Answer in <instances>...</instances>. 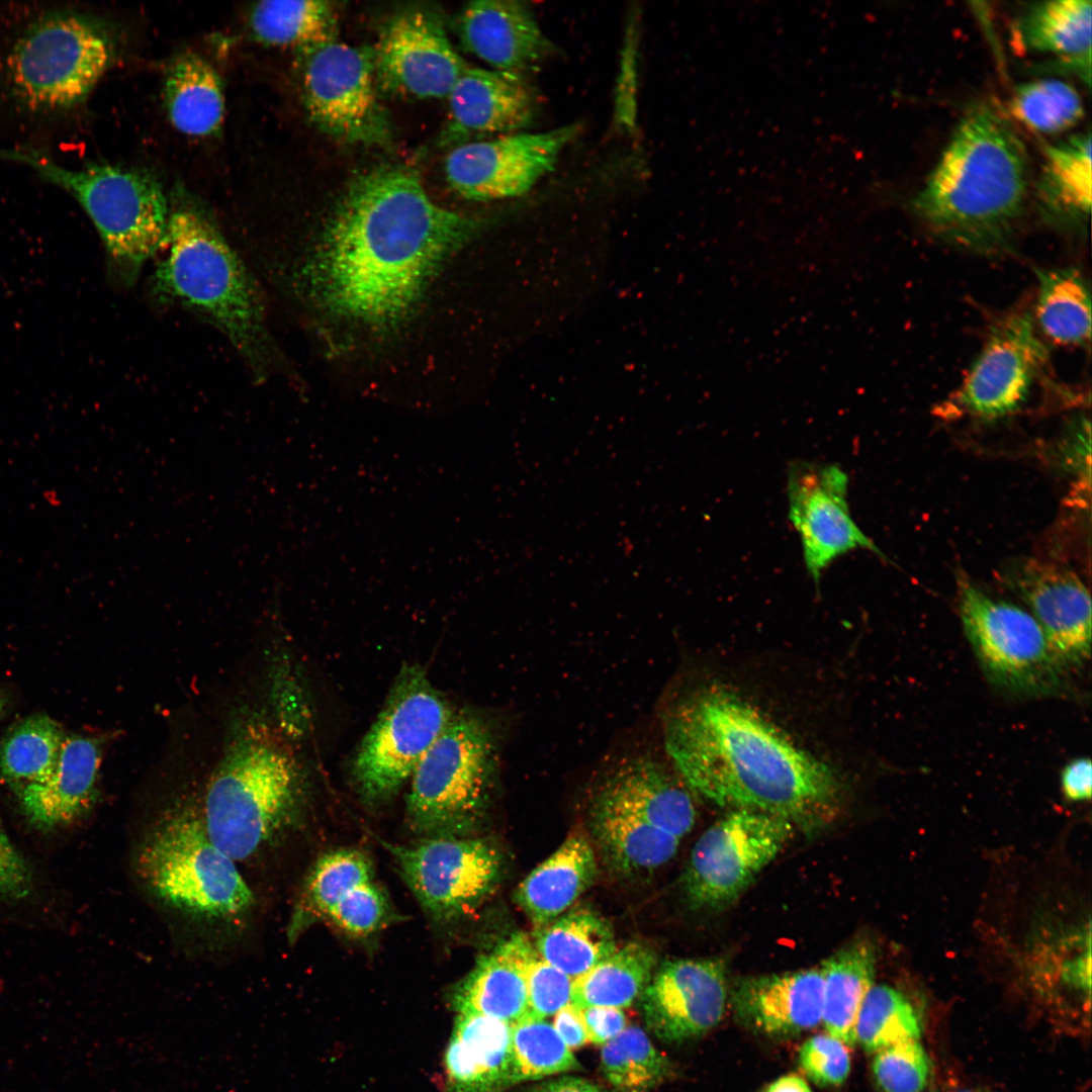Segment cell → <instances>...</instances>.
Returning a JSON list of instances; mask_svg holds the SVG:
<instances>
[{
	"mask_svg": "<svg viewBox=\"0 0 1092 1092\" xmlns=\"http://www.w3.org/2000/svg\"><path fill=\"white\" fill-rule=\"evenodd\" d=\"M478 228L433 201L413 168L374 167L352 179L338 201L302 267L304 288L340 320L394 328Z\"/></svg>",
	"mask_w": 1092,
	"mask_h": 1092,
	"instance_id": "obj_1",
	"label": "cell"
},
{
	"mask_svg": "<svg viewBox=\"0 0 1092 1092\" xmlns=\"http://www.w3.org/2000/svg\"><path fill=\"white\" fill-rule=\"evenodd\" d=\"M663 735L677 777L714 805L780 817L807 835L841 809L835 770L728 691L708 688L681 700Z\"/></svg>",
	"mask_w": 1092,
	"mask_h": 1092,
	"instance_id": "obj_2",
	"label": "cell"
},
{
	"mask_svg": "<svg viewBox=\"0 0 1092 1092\" xmlns=\"http://www.w3.org/2000/svg\"><path fill=\"white\" fill-rule=\"evenodd\" d=\"M1029 183L1027 153L994 106H972L957 124L912 202L940 238L993 253L1010 241Z\"/></svg>",
	"mask_w": 1092,
	"mask_h": 1092,
	"instance_id": "obj_3",
	"label": "cell"
},
{
	"mask_svg": "<svg viewBox=\"0 0 1092 1092\" xmlns=\"http://www.w3.org/2000/svg\"><path fill=\"white\" fill-rule=\"evenodd\" d=\"M163 258L152 276L160 302L178 305L216 329L256 380L274 358L259 284L212 219L190 203L170 207Z\"/></svg>",
	"mask_w": 1092,
	"mask_h": 1092,
	"instance_id": "obj_4",
	"label": "cell"
},
{
	"mask_svg": "<svg viewBox=\"0 0 1092 1092\" xmlns=\"http://www.w3.org/2000/svg\"><path fill=\"white\" fill-rule=\"evenodd\" d=\"M302 785L291 753L249 728L228 748L196 807L211 841L236 862L248 861L292 825Z\"/></svg>",
	"mask_w": 1092,
	"mask_h": 1092,
	"instance_id": "obj_5",
	"label": "cell"
},
{
	"mask_svg": "<svg viewBox=\"0 0 1092 1092\" xmlns=\"http://www.w3.org/2000/svg\"><path fill=\"white\" fill-rule=\"evenodd\" d=\"M134 871L157 902L205 926H243L256 906L237 862L207 835L196 805L162 813L138 846Z\"/></svg>",
	"mask_w": 1092,
	"mask_h": 1092,
	"instance_id": "obj_6",
	"label": "cell"
},
{
	"mask_svg": "<svg viewBox=\"0 0 1092 1092\" xmlns=\"http://www.w3.org/2000/svg\"><path fill=\"white\" fill-rule=\"evenodd\" d=\"M0 158L30 167L73 195L98 232L110 275L122 285L134 283L164 249L170 206L152 175L109 164L69 169L30 149L0 148Z\"/></svg>",
	"mask_w": 1092,
	"mask_h": 1092,
	"instance_id": "obj_7",
	"label": "cell"
},
{
	"mask_svg": "<svg viewBox=\"0 0 1092 1092\" xmlns=\"http://www.w3.org/2000/svg\"><path fill=\"white\" fill-rule=\"evenodd\" d=\"M497 736L484 716L454 713L408 781L406 816L416 833L466 836L477 825L497 775Z\"/></svg>",
	"mask_w": 1092,
	"mask_h": 1092,
	"instance_id": "obj_8",
	"label": "cell"
},
{
	"mask_svg": "<svg viewBox=\"0 0 1092 1092\" xmlns=\"http://www.w3.org/2000/svg\"><path fill=\"white\" fill-rule=\"evenodd\" d=\"M963 629L987 679L1020 698H1061L1073 692L1069 669L1030 613L990 597L957 576Z\"/></svg>",
	"mask_w": 1092,
	"mask_h": 1092,
	"instance_id": "obj_9",
	"label": "cell"
},
{
	"mask_svg": "<svg viewBox=\"0 0 1092 1092\" xmlns=\"http://www.w3.org/2000/svg\"><path fill=\"white\" fill-rule=\"evenodd\" d=\"M454 713L422 667L405 665L353 761L352 775L362 799L379 805L393 798Z\"/></svg>",
	"mask_w": 1092,
	"mask_h": 1092,
	"instance_id": "obj_10",
	"label": "cell"
},
{
	"mask_svg": "<svg viewBox=\"0 0 1092 1092\" xmlns=\"http://www.w3.org/2000/svg\"><path fill=\"white\" fill-rule=\"evenodd\" d=\"M111 58L110 41L93 21L70 11L47 14L12 48L14 93L32 109L72 108L87 97Z\"/></svg>",
	"mask_w": 1092,
	"mask_h": 1092,
	"instance_id": "obj_11",
	"label": "cell"
},
{
	"mask_svg": "<svg viewBox=\"0 0 1092 1092\" xmlns=\"http://www.w3.org/2000/svg\"><path fill=\"white\" fill-rule=\"evenodd\" d=\"M298 57L303 105L318 129L347 144L390 143L391 125L378 96L372 48L336 40Z\"/></svg>",
	"mask_w": 1092,
	"mask_h": 1092,
	"instance_id": "obj_12",
	"label": "cell"
},
{
	"mask_svg": "<svg viewBox=\"0 0 1092 1092\" xmlns=\"http://www.w3.org/2000/svg\"><path fill=\"white\" fill-rule=\"evenodd\" d=\"M795 827L765 813L734 809L695 843L681 886L695 910L719 911L733 904L791 839Z\"/></svg>",
	"mask_w": 1092,
	"mask_h": 1092,
	"instance_id": "obj_13",
	"label": "cell"
},
{
	"mask_svg": "<svg viewBox=\"0 0 1092 1092\" xmlns=\"http://www.w3.org/2000/svg\"><path fill=\"white\" fill-rule=\"evenodd\" d=\"M421 906L439 922H453L473 910L498 881L496 848L477 837H422L413 844L385 843Z\"/></svg>",
	"mask_w": 1092,
	"mask_h": 1092,
	"instance_id": "obj_14",
	"label": "cell"
},
{
	"mask_svg": "<svg viewBox=\"0 0 1092 1092\" xmlns=\"http://www.w3.org/2000/svg\"><path fill=\"white\" fill-rule=\"evenodd\" d=\"M578 125L541 132H513L474 140L450 149L445 175L460 196L476 201L512 198L528 192L551 172Z\"/></svg>",
	"mask_w": 1092,
	"mask_h": 1092,
	"instance_id": "obj_15",
	"label": "cell"
},
{
	"mask_svg": "<svg viewBox=\"0 0 1092 1092\" xmlns=\"http://www.w3.org/2000/svg\"><path fill=\"white\" fill-rule=\"evenodd\" d=\"M372 49L378 89L404 98H447L468 67L429 8L398 11Z\"/></svg>",
	"mask_w": 1092,
	"mask_h": 1092,
	"instance_id": "obj_16",
	"label": "cell"
},
{
	"mask_svg": "<svg viewBox=\"0 0 1092 1092\" xmlns=\"http://www.w3.org/2000/svg\"><path fill=\"white\" fill-rule=\"evenodd\" d=\"M847 488V474L834 463L794 461L787 470L789 519L816 585L830 564L850 551L866 549L883 557L854 522Z\"/></svg>",
	"mask_w": 1092,
	"mask_h": 1092,
	"instance_id": "obj_17",
	"label": "cell"
},
{
	"mask_svg": "<svg viewBox=\"0 0 1092 1092\" xmlns=\"http://www.w3.org/2000/svg\"><path fill=\"white\" fill-rule=\"evenodd\" d=\"M389 904L360 850H331L309 870L294 904L287 938L295 941L310 925L327 921L348 935L367 937L389 918Z\"/></svg>",
	"mask_w": 1092,
	"mask_h": 1092,
	"instance_id": "obj_18",
	"label": "cell"
},
{
	"mask_svg": "<svg viewBox=\"0 0 1092 1092\" xmlns=\"http://www.w3.org/2000/svg\"><path fill=\"white\" fill-rule=\"evenodd\" d=\"M1046 351L1033 322L1012 313L993 328L958 393L970 415L994 420L1016 411L1043 365Z\"/></svg>",
	"mask_w": 1092,
	"mask_h": 1092,
	"instance_id": "obj_19",
	"label": "cell"
},
{
	"mask_svg": "<svg viewBox=\"0 0 1092 1092\" xmlns=\"http://www.w3.org/2000/svg\"><path fill=\"white\" fill-rule=\"evenodd\" d=\"M1004 583L1028 608L1053 650L1070 670L1091 654V597L1071 569L1037 558L1012 561L1001 574Z\"/></svg>",
	"mask_w": 1092,
	"mask_h": 1092,
	"instance_id": "obj_20",
	"label": "cell"
},
{
	"mask_svg": "<svg viewBox=\"0 0 1092 1092\" xmlns=\"http://www.w3.org/2000/svg\"><path fill=\"white\" fill-rule=\"evenodd\" d=\"M727 994L726 966L721 959L667 962L642 993L647 1026L666 1042L703 1035L720 1022Z\"/></svg>",
	"mask_w": 1092,
	"mask_h": 1092,
	"instance_id": "obj_21",
	"label": "cell"
},
{
	"mask_svg": "<svg viewBox=\"0 0 1092 1092\" xmlns=\"http://www.w3.org/2000/svg\"><path fill=\"white\" fill-rule=\"evenodd\" d=\"M439 138L450 149L474 138L518 132L533 119L536 101L521 75L468 66L447 96Z\"/></svg>",
	"mask_w": 1092,
	"mask_h": 1092,
	"instance_id": "obj_22",
	"label": "cell"
},
{
	"mask_svg": "<svg viewBox=\"0 0 1092 1092\" xmlns=\"http://www.w3.org/2000/svg\"><path fill=\"white\" fill-rule=\"evenodd\" d=\"M462 47L492 70L521 75L551 51L532 11L512 0L467 3L457 17Z\"/></svg>",
	"mask_w": 1092,
	"mask_h": 1092,
	"instance_id": "obj_23",
	"label": "cell"
},
{
	"mask_svg": "<svg viewBox=\"0 0 1092 1092\" xmlns=\"http://www.w3.org/2000/svg\"><path fill=\"white\" fill-rule=\"evenodd\" d=\"M595 794L679 839L695 824L692 793L679 778L646 754L629 756L610 767Z\"/></svg>",
	"mask_w": 1092,
	"mask_h": 1092,
	"instance_id": "obj_24",
	"label": "cell"
},
{
	"mask_svg": "<svg viewBox=\"0 0 1092 1092\" xmlns=\"http://www.w3.org/2000/svg\"><path fill=\"white\" fill-rule=\"evenodd\" d=\"M820 968L745 977L731 991L736 1015L769 1035H796L822 1021Z\"/></svg>",
	"mask_w": 1092,
	"mask_h": 1092,
	"instance_id": "obj_25",
	"label": "cell"
},
{
	"mask_svg": "<svg viewBox=\"0 0 1092 1092\" xmlns=\"http://www.w3.org/2000/svg\"><path fill=\"white\" fill-rule=\"evenodd\" d=\"M100 763L101 746L96 738L66 736L51 776L28 786L18 796L29 823L50 831L85 817L97 800Z\"/></svg>",
	"mask_w": 1092,
	"mask_h": 1092,
	"instance_id": "obj_26",
	"label": "cell"
},
{
	"mask_svg": "<svg viewBox=\"0 0 1092 1092\" xmlns=\"http://www.w3.org/2000/svg\"><path fill=\"white\" fill-rule=\"evenodd\" d=\"M512 1027L476 1013H457L445 1050L447 1092H503L514 1084Z\"/></svg>",
	"mask_w": 1092,
	"mask_h": 1092,
	"instance_id": "obj_27",
	"label": "cell"
},
{
	"mask_svg": "<svg viewBox=\"0 0 1092 1092\" xmlns=\"http://www.w3.org/2000/svg\"><path fill=\"white\" fill-rule=\"evenodd\" d=\"M535 947L516 933L482 956L454 988L457 1013H476L515 1024L528 1016L527 969Z\"/></svg>",
	"mask_w": 1092,
	"mask_h": 1092,
	"instance_id": "obj_28",
	"label": "cell"
},
{
	"mask_svg": "<svg viewBox=\"0 0 1092 1092\" xmlns=\"http://www.w3.org/2000/svg\"><path fill=\"white\" fill-rule=\"evenodd\" d=\"M597 875L595 851L581 834H571L519 885L516 899L537 924H546L571 907Z\"/></svg>",
	"mask_w": 1092,
	"mask_h": 1092,
	"instance_id": "obj_29",
	"label": "cell"
},
{
	"mask_svg": "<svg viewBox=\"0 0 1092 1092\" xmlns=\"http://www.w3.org/2000/svg\"><path fill=\"white\" fill-rule=\"evenodd\" d=\"M1091 12L1090 0L1033 3L1014 24L1015 41L1025 52L1059 57L1090 79Z\"/></svg>",
	"mask_w": 1092,
	"mask_h": 1092,
	"instance_id": "obj_30",
	"label": "cell"
},
{
	"mask_svg": "<svg viewBox=\"0 0 1092 1092\" xmlns=\"http://www.w3.org/2000/svg\"><path fill=\"white\" fill-rule=\"evenodd\" d=\"M590 821L605 857L616 870H654L676 853L680 839L661 831L614 803L594 795Z\"/></svg>",
	"mask_w": 1092,
	"mask_h": 1092,
	"instance_id": "obj_31",
	"label": "cell"
},
{
	"mask_svg": "<svg viewBox=\"0 0 1092 1092\" xmlns=\"http://www.w3.org/2000/svg\"><path fill=\"white\" fill-rule=\"evenodd\" d=\"M876 963L874 944L858 939L832 953L819 967L823 979L821 1022L828 1034L847 1046L856 1043V1020L874 985Z\"/></svg>",
	"mask_w": 1092,
	"mask_h": 1092,
	"instance_id": "obj_32",
	"label": "cell"
},
{
	"mask_svg": "<svg viewBox=\"0 0 1092 1092\" xmlns=\"http://www.w3.org/2000/svg\"><path fill=\"white\" fill-rule=\"evenodd\" d=\"M1091 133L1072 134L1045 148L1037 182L1044 213L1065 224L1083 223L1091 209Z\"/></svg>",
	"mask_w": 1092,
	"mask_h": 1092,
	"instance_id": "obj_33",
	"label": "cell"
},
{
	"mask_svg": "<svg viewBox=\"0 0 1092 1092\" xmlns=\"http://www.w3.org/2000/svg\"><path fill=\"white\" fill-rule=\"evenodd\" d=\"M164 100L179 131L207 136L220 128L224 114L220 78L199 55L186 52L174 59L165 79Z\"/></svg>",
	"mask_w": 1092,
	"mask_h": 1092,
	"instance_id": "obj_34",
	"label": "cell"
},
{
	"mask_svg": "<svg viewBox=\"0 0 1092 1092\" xmlns=\"http://www.w3.org/2000/svg\"><path fill=\"white\" fill-rule=\"evenodd\" d=\"M535 949L572 980L585 974L616 948L608 922L588 908H572L544 924Z\"/></svg>",
	"mask_w": 1092,
	"mask_h": 1092,
	"instance_id": "obj_35",
	"label": "cell"
},
{
	"mask_svg": "<svg viewBox=\"0 0 1092 1092\" xmlns=\"http://www.w3.org/2000/svg\"><path fill=\"white\" fill-rule=\"evenodd\" d=\"M655 966L656 954L646 944L629 942L617 947L573 980L570 1004L578 1009L592 1006L626 1008L642 995Z\"/></svg>",
	"mask_w": 1092,
	"mask_h": 1092,
	"instance_id": "obj_36",
	"label": "cell"
},
{
	"mask_svg": "<svg viewBox=\"0 0 1092 1092\" xmlns=\"http://www.w3.org/2000/svg\"><path fill=\"white\" fill-rule=\"evenodd\" d=\"M253 34L270 46L308 53L337 40L338 12L328 1H262L250 14Z\"/></svg>",
	"mask_w": 1092,
	"mask_h": 1092,
	"instance_id": "obj_37",
	"label": "cell"
},
{
	"mask_svg": "<svg viewBox=\"0 0 1092 1092\" xmlns=\"http://www.w3.org/2000/svg\"><path fill=\"white\" fill-rule=\"evenodd\" d=\"M1036 321L1055 343L1084 345L1091 336V296L1083 275L1074 268L1036 271Z\"/></svg>",
	"mask_w": 1092,
	"mask_h": 1092,
	"instance_id": "obj_38",
	"label": "cell"
},
{
	"mask_svg": "<svg viewBox=\"0 0 1092 1092\" xmlns=\"http://www.w3.org/2000/svg\"><path fill=\"white\" fill-rule=\"evenodd\" d=\"M66 735L44 713L23 719L0 744V772L19 796L28 786L42 783L54 771Z\"/></svg>",
	"mask_w": 1092,
	"mask_h": 1092,
	"instance_id": "obj_39",
	"label": "cell"
},
{
	"mask_svg": "<svg viewBox=\"0 0 1092 1092\" xmlns=\"http://www.w3.org/2000/svg\"><path fill=\"white\" fill-rule=\"evenodd\" d=\"M601 1068L618 1092H648L669 1074L667 1059L638 1026H626L601 1049Z\"/></svg>",
	"mask_w": 1092,
	"mask_h": 1092,
	"instance_id": "obj_40",
	"label": "cell"
},
{
	"mask_svg": "<svg viewBox=\"0 0 1092 1092\" xmlns=\"http://www.w3.org/2000/svg\"><path fill=\"white\" fill-rule=\"evenodd\" d=\"M922 1022L910 1000L897 989L873 985L860 1007L856 1042L869 1054L894 1044L919 1040Z\"/></svg>",
	"mask_w": 1092,
	"mask_h": 1092,
	"instance_id": "obj_41",
	"label": "cell"
},
{
	"mask_svg": "<svg viewBox=\"0 0 1092 1092\" xmlns=\"http://www.w3.org/2000/svg\"><path fill=\"white\" fill-rule=\"evenodd\" d=\"M1012 115L1026 127L1043 134H1058L1083 117L1081 96L1069 83L1041 79L1018 85L1010 98Z\"/></svg>",
	"mask_w": 1092,
	"mask_h": 1092,
	"instance_id": "obj_42",
	"label": "cell"
},
{
	"mask_svg": "<svg viewBox=\"0 0 1092 1092\" xmlns=\"http://www.w3.org/2000/svg\"><path fill=\"white\" fill-rule=\"evenodd\" d=\"M514 1084L560 1074L579 1067L553 1025L526 1017L512 1027Z\"/></svg>",
	"mask_w": 1092,
	"mask_h": 1092,
	"instance_id": "obj_43",
	"label": "cell"
},
{
	"mask_svg": "<svg viewBox=\"0 0 1092 1092\" xmlns=\"http://www.w3.org/2000/svg\"><path fill=\"white\" fill-rule=\"evenodd\" d=\"M931 1060L919 1040L891 1045L874 1054L872 1071L881 1092H922Z\"/></svg>",
	"mask_w": 1092,
	"mask_h": 1092,
	"instance_id": "obj_44",
	"label": "cell"
},
{
	"mask_svg": "<svg viewBox=\"0 0 1092 1092\" xmlns=\"http://www.w3.org/2000/svg\"><path fill=\"white\" fill-rule=\"evenodd\" d=\"M527 1017L545 1019L570 1004L573 980L536 951L527 969Z\"/></svg>",
	"mask_w": 1092,
	"mask_h": 1092,
	"instance_id": "obj_45",
	"label": "cell"
},
{
	"mask_svg": "<svg viewBox=\"0 0 1092 1092\" xmlns=\"http://www.w3.org/2000/svg\"><path fill=\"white\" fill-rule=\"evenodd\" d=\"M799 1063L807 1077L820 1086L843 1084L851 1067L848 1046L828 1033L809 1037L800 1048Z\"/></svg>",
	"mask_w": 1092,
	"mask_h": 1092,
	"instance_id": "obj_46",
	"label": "cell"
},
{
	"mask_svg": "<svg viewBox=\"0 0 1092 1092\" xmlns=\"http://www.w3.org/2000/svg\"><path fill=\"white\" fill-rule=\"evenodd\" d=\"M33 888L30 866L9 838L0 831V901L20 900Z\"/></svg>",
	"mask_w": 1092,
	"mask_h": 1092,
	"instance_id": "obj_47",
	"label": "cell"
},
{
	"mask_svg": "<svg viewBox=\"0 0 1092 1092\" xmlns=\"http://www.w3.org/2000/svg\"><path fill=\"white\" fill-rule=\"evenodd\" d=\"M579 1010L588 1041L596 1044H604L613 1039L627 1025L626 1015L620 1008L592 1006Z\"/></svg>",
	"mask_w": 1092,
	"mask_h": 1092,
	"instance_id": "obj_48",
	"label": "cell"
},
{
	"mask_svg": "<svg viewBox=\"0 0 1092 1092\" xmlns=\"http://www.w3.org/2000/svg\"><path fill=\"white\" fill-rule=\"evenodd\" d=\"M1092 788V765L1088 757L1069 761L1061 772V789L1067 800L1089 801Z\"/></svg>",
	"mask_w": 1092,
	"mask_h": 1092,
	"instance_id": "obj_49",
	"label": "cell"
},
{
	"mask_svg": "<svg viewBox=\"0 0 1092 1092\" xmlns=\"http://www.w3.org/2000/svg\"><path fill=\"white\" fill-rule=\"evenodd\" d=\"M553 1027L570 1050H576L588 1041L580 1010L571 1004L554 1014Z\"/></svg>",
	"mask_w": 1092,
	"mask_h": 1092,
	"instance_id": "obj_50",
	"label": "cell"
},
{
	"mask_svg": "<svg viewBox=\"0 0 1092 1092\" xmlns=\"http://www.w3.org/2000/svg\"><path fill=\"white\" fill-rule=\"evenodd\" d=\"M533 1092H606L584 1079L563 1077L534 1089Z\"/></svg>",
	"mask_w": 1092,
	"mask_h": 1092,
	"instance_id": "obj_51",
	"label": "cell"
},
{
	"mask_svg": "<svg viewBox=\"0 0 1092 1092\" xmlns=\"http://www.w3.org/2000/svg\"><path fill=\"white\" fill-rule=\"evenodd\" d=\"M762 1092H812L807 1082L795 1075L782 1076L768 1084Z\"/></svg>",
	"mask_w": 1092,
	"mask_h": 1092,
	"instance_id": "obj_52",
	"label": "cell"
},
{
	"mask_svg": "<svg viewBox=\"0 0 1092 1092\" xmlns=\"http://www.w3.org/2000/svg\"><path fill=\"white\" fill-rule=\"evenodd\" d=\"M43 502L51 508H60L63 505V498L56 488H46L41 492Z\"/></svg>",
	"mask_w": 1092,
	"mask_h": 1092,
	"instance_id": "obj_53",
	"label": "cell"
},
{
	"mask_svg": "<svg viewBox=\"0 0 1092 1092\" xmlns=\"http://www.w3.org/2000/svg\"><path fill=\"white\" fill-rule=\"evenodd\" d=\"M4 706H5V698L0 694V715H1L2 711H3V709H4Z\"/></svg>",
	"mask_w": 1092,
	"mask_h": 1092,
	"instance_id": "obj_54",
	"label": "cell"
},
{
	"mask_svg": "<svg viewBox=\"0 0 1092 1092\" xmlns=\"http://www.w3.org/2000/svg\"><path fill=\"white\" fill-rule=\"evenodd\" d=\"M957 1092H983V1091L975 1090V1089H962V1090H959Z\"/></svg>",
	"mask_w": 1092,
	"mask_h": 1092,
	"instance_id": "obj_55",
	"label": "cell"
},
{
	"mask_svg": "<svg viewBox=\"0 0 1092 1092\" xmlns=\"http://www.w3.org/2000/svg\"><path fill=\"white\" fill-rule=\"evenodd\" d=\"M932 1092H934V1091H932Z\"/></svg>",
	"mask_w": 1092,
	"mask_h": 1092,
	"instance_id": "obj_56",
	"label": "cell"
}]
</instances>
